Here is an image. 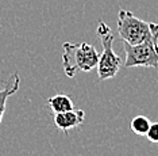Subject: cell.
Returning <instances> with one entry per match:
<instances>
[{
  "label": "cell",
  "mask_w": 158,
  "mask_h": 156,
  "mask_svg": "<svg viewBox=\"0 0 158 156\" xmlns=\"http://www.w3.org/2000/svg\"><path fill=\"white\" fill-rule=\"evenodd\" d=\"M20 87V76L18 72H15L12 76V82H8L7 84L0 88V124H2V119H3V115H4V111H6V105H7V100L8 98L14 95Z\"/></svg>",
  "instance_id": "cell-6"
},
{
  "label": "cell",
  "mask_w": 158,
  "mask_h": 156,
  "mask_svg": "<svg viewBox=\"0 0 158 156\" xmlns=\"http://www.w3.org/2000/svg\"><path fill=\"white\" fill-rule=\"evenodd\" d=\"M85 119L84 110H68L64 113H57L54 114V124L58 128V130L64 133H68L70 129H76L82 125Z\"/></svg>",
  "instance_id": "cell-5"
},
{
  "label": "cell",
  "mask_w": 158,
  "mask_h": 156,
  "mask_svg": "<svg viewBox=\"0 0 158 156\" xmlns=\"http://www.w3.org/2000/svg\"><path fill=\"white\" fill-rule=\"evenodd\" d=\"M123 49L126 53L123 65L126 68H158V30L139 45L123 42Z\"/></svg>",
  "instance_id": "cell-4"
},
{
  "label": "cell",
  "mask_w": 158,
  "mask_h": 156,
  "mask_svg": "<svg viewBox=\"0 0 158 156\" xmlns=\"http://www.w3.org/2000/svg\"><path fill=\"white\" fill-rule=\"evenodd\" d=\"M150 124L152 122H150V119L146 115H136V117L132 118V121L130 124L131 132L138 136H146L147 130L150 128Z\"/></svg>",
  "instance_id": "cell-8"
},
{
  "label": "cell",
  "mask_w": 158,
  "mask_h": 156,
  "mask_svg": "<svg viewBox=\"0 0 158 156\" xmlns=\"http://www.w3.org/2000/svg\"><path fill=\"white\" fill-rule=\"evenodd\" d=\"M98 37L103 45V52L100 53L99 63H98V75L99 80H108L118 75L122 68V59L114 52V34L110 26L104 23L103 20L98 25Z\"/></svg>",
  "instance_id": "cell-3"
},
{
  "label": "cell",
  "mask_w": 158,
  "mask_h": 156,
  "mask_svg": "<svg viewBox=\"0 0 158 156\" xmlns=\"http://www.w3.org/2000/svg\"><path fill=\"white\" fill-rule=\"evenodd\" d=\"M146 137L149 139L150 143H154V144L158 143V122L150 124V128L146 133Z\"/></svg>",
  "instance_id": "cell-9"
},
{
  "label": "cell",
  "mask_w": 158,
  "mask_h": 156,
  "mask_svg": "<svg viewBox=\"0 0 158 156\" xmlns=\"http://www.w3.org/2000/svg\"><path fill=\"white\" fill-rule=\"evenodd\" d=\"M157 30L158 23L139 19L128 10H119L118 31L123 42H127L130 45H139Z\"/></svg>",
  "instance_id": "cell-2"
},
{
  "label": "cell",
  "mask_w": 158,
  "mask_h": 156,
  "mask_svg": "<svg viewBox=\"0 0 158 156\" xmlns=\"http://www.w3.org/2000/svg\"><path fill=\"white\" fill-rule=\"evenodd\" d=\"M48 105H49L50 110H52L54 114L64 113V111L74 109V105L72 102L70 96L65 95V94H57V95L50 96L48 99Z\"/></svg>",
  "instance_id": "cell-7"
},
{
  "label": "cell",
  "mask_w": 158,
  "mask_h": 156,
  "mask_svg": "<svg viewBox=\"0 0 158 156\" xmlns=\"http://www.w3.org/2000/svg\"><path fill=\"white\" fill-rule=\"evenodd\" d=\"M62 49V67L68 78H74L77 72H91L98 67L100 53L91 43L65 42Z\"/></svg>",
  "instance_id": "cell-1"
}]
</instances>
